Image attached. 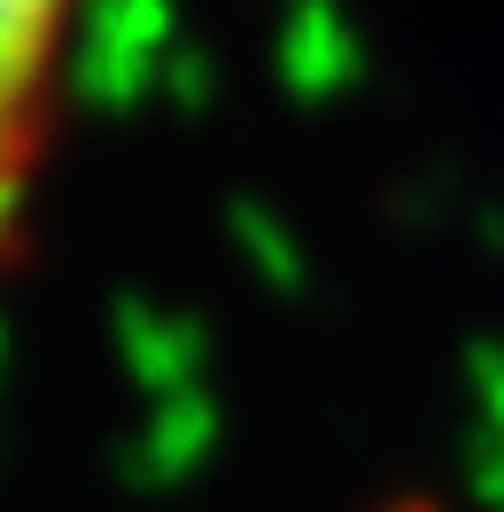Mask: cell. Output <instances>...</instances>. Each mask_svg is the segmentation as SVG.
<instances>
[{
    "label": "cell",
    "instance_id": "cell-1",
    "mask_svg": "<svg viewBox=\"0 0 504 512\" xmlns=\"http://www.w3.org/2000/svg\"><path fill=\"white\" fill-rule=\"evenodd\" d=\"M86 0H0V272L24 256L55 171Z\"/></svg>",
    "mask_w": 504,
    "mask_h": 512
}]
</instances>
